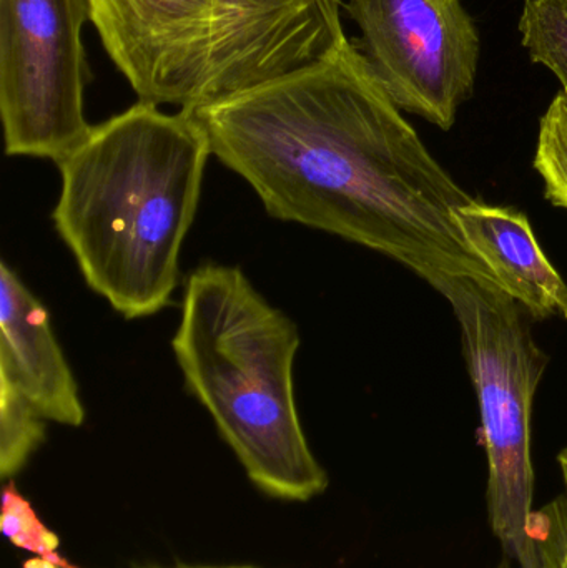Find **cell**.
Masks as SVG:
<instances>
[{"instance_id": "cell-13", "label": "cell", "mask_w": 567, "mask_h": 568, "mask_svg": "<svg viewBox=\"0 0 567 568\" xmlns=\"http://www.w3.org/2000/svg\"><path fill=\"white\" fill-rule=\"evenodd\" d=\"M536 172L545 182V196L553 206L567 210V93H558L539 123L535 153Z\"/></svg>"}, {"instance_id": "cell-14", "label": "cell", "mask_w": 567, "mask_h": 568, "mask_svg": "<svg viewBox=\"0 0 567 568\" xmlns=\"http://www.w3.org/2000/svg\"><path fill=\"white\" fill-rule=\"evenodd\" d=\"M2 532L12 546L59 568H79L59 554V537L40 520L32 504L10 480L2 494Z\"/></svg>"}, {"instance_id": "cell-11", "label": "cell", "mask_w": 567, "mask_h": 568, "mask_svg": "<svg viewBox=\"0 0 567 568\" xmlns=\"http://www.w3.org/2000/svg\"><path fill=\"white\" fill-rule=\"evenodd\" d=\"M45 439V419L9 383L0 379V474L12 479Z\"/></svg>"}, {"instance_id": "cell-15", "label": "cell", "mask_w": 567, "mask_h": 568, "mask_svg": "<svg viewBox=\"0 0 567 568\" xmlns=\"http://www.w3.org/2000/svg\"><path fill=\"white\" fill-rule=\"evenodd\" d=\"M563 493L541 509L533 510L526 526L528 568H567V447L558 456Z\"/></svg>"}, {"instance_id": "cell-12", "label": "cell", "mask_w": 567, "mask_h": 568, "mask_svg": "<svg viewBox=\"0 0 567 568\" xmlns=\"http://www.w3.org/2000/svg\"><path fill=\"white\" fill-rule=\"evenodd\" d=\"M519 32L529 59L551 70L567 93V0H525Z\"/></svg>"}, {"instance_id": "cell-4", "label": "cell", "mask_w": 567, "mask_h": 568, "mask_svg": "<svg viewBox=\"0 0 567 568\" xmlns=\"http://www.w3.org/2000/svg\"><path fill=\"white\" fill-rule=\"evenodd\" d=\"M436 291L452 304L478 396L489 526L506 559L528 568L526 526L535 510L533 404L548 356L536 344L531 314L498 284L453 278Z\"/></svg>"}, {"instance_id": "cell-8", "label": "cell", "mask_w": 567, "mask_h": 568, "mask_svg": "<svg viewBox=\"0 0 567 568\" xmlns=\"http://www.w3.org/2000/svg\"><path fill=\"white\" fill-rule=\"evenodd\" d=\"M212 100L312 65L346 42L342 0H216Z\"/></svg>"}, {"instance_id": "cell-10", "label": "cell", "mask_w": 567, "mask_h": 568, "mask_svg": "<svg viewBox=\"0 0 567 568\" xmlns=\"http://www.w3.org/2000/svg\"><path fill=\"white\" fill-rule=\"evenodd\" d=\"M453 216L468 248L533 320H567V284L539 246L528 216L476 200L456 206Z\"/></svg>"}, {"instance_id": "cell-6", "label": "cell", "mask_w": 567, "mask_h": 568, "mask_svg": "<svg viewBox=\"0 0 567 568\" xmlns=\"http://www.w3.org/2000/svg\"><path fill=\"white\" fill-rule=\"evenodd\" d=\"M366 62L399 110L449 130L475 90L479 36L462 0H348Z\"/></svg>"}, {"instance_id": "cell-2", "label": "cell", "mask_w": 567, "mask_h": 568, "mask_svg": "<svg viewBox=\"0 0 567 568\" xmlns=\"http://www.w3.org/2000/svg\"><path fill=\"white\" fill-rule=\"evenodd\" d=\"M210 155L192 110L139 102L92 126L59 163L57 232L90 290L125 320L172 304Z\"/></svg>"}, {"instance_id": "cell-17", "label": "cell", "mask_w": 567, "mask_h": 568, "mask_svg": "<svg viewBox=\"0 0 567 568\" xmlns=\"http://www.w3.org/2000/svg\"><path fill=\"white\" fill-rule=\"evenodd\" d=\"M186 568H253V567H186Z\"/></svg>"}, {"instance_id": "cell-5", "label": "cell", "mask_w": 567, "mask_h": 568, "mask_svg": "<svg viewBox=\"0 0 567 568\" xmlns=\"http://www.w3.org/2000/svg\"><path fill=\"white\" fill-rule=\"evenodd\" d=\"M89 0H0V116L6 153L59 165L92 126L82 30Z\"/></svg>"}, {"instance_id": "cell-9", "label": "cell", "mask_w": 567, "mask_h": 568, "mask_svg": "<svg viewBox=\"0 0 567 568\" xmlns=\"http://www.w3.org/2000/svg\"><path fill=\"white\" fill-rule=\"evenodd\" d=\"M0 379L9 381L45 420L80 427L79 384L50 324L49 310L16 272L0 265Z\"/></svg>"}, {"instance_id": "cell-1", "label": "cell", "mask_w": 567, "mask_h": 568, "mask_svg": "<svg viewBox=\"0 0 567 568\" xmlns=\"http://www.w3.org/2000/svg\"><path fill=\"white\" fill-rule=\"evenodd\" d=\"M212 155L266 213L348 240L438 290L496 283L453 210L473 202L436 162L350 40L320 62L190 109Z\"/></svg>"}, {"instance_id": "cell-7", "label": "cell", "mask_w": 567, "mask_h": 568, "mask_svg": "<svg viewBox=\"0 0 567 568\" xmlns=\"http://www.w3.org/2000/svg\"><path fill=\"white\" fill-rule=\"evenodd\" d=\"M90 22L139 102L212 100L216 0H89Z\"/></svg>"}, {"instance_id": "cell-16", "label": "cell", "mask_w": 567, "mask_h": 568, "mask_svg": "<svg viewBox=\"0 0 567 568\" xmlns=\"http://www.w3.org/2000/svg\"><path fill=\"white\" fill-rule=\"evenodd\" d=\"M498 568H513V567H512V560H509V559H505V560H503V562H502V564H499V567H498Z\"/></svg>"}, {"instance_id": "cell-3", "label": "cell", "mask_w": 567, "mask_h": 568, "mask_svg": "<svg viewBox=\"0 0 567 568\" xmlns=\"http://www.w3.org/2000/svg\"><path fill=\"white\" fill-rule=\"evenodd\" d=\"M186 389L215 420L246 476L263 493L308 503L328 487L296 407V324L236 266L190 273L172 339Z\"/></svg>"}]
</instances>
